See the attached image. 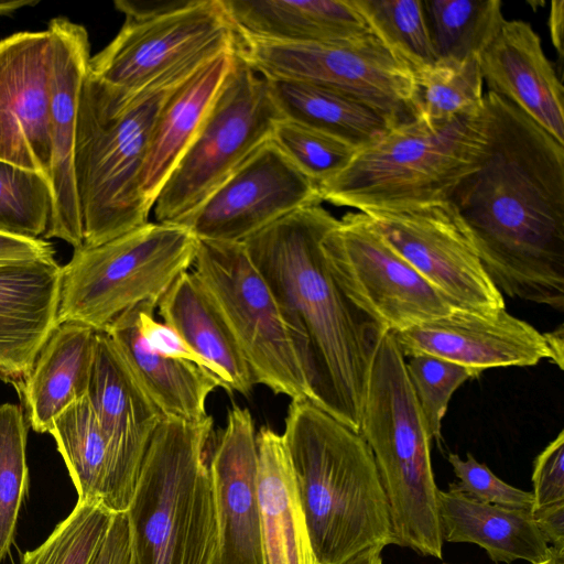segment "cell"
I'll list each match as a JSON object with an SVG mask.
<instances>
[{"mask_svg": "<svg viewBox=\"0 0 564 564\" xmlns=\"http://www.w3.org/2000/svg\"><path fill=\"white\" fill-rule=\"evenodd\" d=\"M115 7L124 22L90 57L88 73L123 97L177 85L240 42L221 0H117Z\"/></svg>", "mask_w": 564, "mask_h": 564, "instance_id": "cell-8", "label": "cell"}, {"mask_svg": "<svg viewBox=\"0 0 564 564\" xmlns=\"http://www.w3.org/2000/svg\"><path fill=\"white\" fill-rule=\"evenodd\" d=\"M323 249L345 294L386 330L397 333L454 310L360 212L338 219Z\"/></svg>", "mask_w": 564, "mask_h": 564, "instance_id": "cell-13", "label": "cell"}, {"mask_svg": "<svg viewBox=\"0 0 564 564\" xmlns=\"http://www.w3.org/2000/svg\"><path fill=\"white\" fill-rule=\"evenodd\" d=\"M485 107L441 126L414 119L359 149L338 175L318 185L321 200L360 213L448 200L479 162Z\"/></svg>", "mask_w": 564, "mask_h": 564, "instance_id": "cell-7", "label": "cell"}, {"mask_svg": "<svg viewBox=\"0 0 564 564\" xmlns=\"http://www.w3.org/2000/svg\"><path fill=\"white\" fill-rule=\"evenodd\" d=\"M87 397L107 438L119 487L131 502L151 438L164 417L106 332H97Z\"/></svg>", "mask_w": 564, "mask_h": 564, "instance_id": "cell-20", "label": "cell"}, {"mask_svg": "<svg viewBox=\"0 0 564 564\" xmlns=\"http://www.w3.org/2000/svg\"><path fill=\"white\" fill-rule=\"evenodd\" d=\"M235 53H223L209 61L176 86L163 104L140 174V191L151 207L204 121Z\"/></svg>", "mask_w": 564, "mask_h": 564, "instance_id": "cell-28", "label": "cell"}, {"mask_svg": "<svg viewBox=\"0 0 564 564\" xmlns=\"http://www.w3.org/2000/svg\"><path fill=\"white\" fill-rule=\"evenodd\" d=\"M54 437L78 495V501L98 502L112 513L126 512L107 438L95 410L84 397L70 404L53 422Z\"/></svg>", "mask_w": 564, "mask_h": 564, "instance_id": "cell-30", "label": "cell"}, {"mask_svg": "<svg viewBox=\"0 0 564 564\" xmlns=\"http://www.w3.org/2000/svg\"><path fill=\"white\" fill-rule=\"evenodd\" d=\"M282 436L318 564L393 544L387 497L359 433L308 400H291Z\"/></svg>", "mask_w": 564, "mask_h": 564, "instance_id": "cell-3", "label": "cell"}, {"mask_svg": "<svg viewBox=\"0 0 564 564\" xmlns=\"http://www.w3.org/2000/svg\"><path fill=\"white\" fill-rule=\"evenodd\" d=\"M180 84L128 98L89 73L85 77L74 158L83 247L101 245L148 223L152 207L141 194L140 174L158 115Z\"/></svg>", "mask_w": 564, "mask_h": 564, "instance_id": "cell-6", "label": "cell"}, {"mask_svg": "<svg viewBox=\"0 0 564 564\" xmlns=\"http://www.w3.org/2000/svg\"><path fill=\"white\" fill-rule=\"evenodd\" d=\"M281 118L269 82L236 51L204 121L154 200L155 221L182 225L271 139Z\"/></svg>", "mask_w": 564, "mask_h": 564, "instance_id": "cell-10", "label": "cell"}, {"mask_svg": "<svg viewBox=\"0 0 564 564\" xmlns=\"http://www.w3.org/2000/svg\"><path fill=\"white\" fill-rule=\"evenodd\" d=\"M28 427L21 408L0 405V563L13 543L19 511L29 487Z\"/></svg>", "mask_w": 564, "mask_h": 564, "instance_id": "cell-35", "label": "cell"}, {"mask_svg": "<svg viewBox=\"0 0 564 564\" xmlns=\"http://www.w3.org/2000/svg\"><path fill=\"white\" fill-rule=\"evenodd\" d=\"M318 187L269 140L181 225L197 240L242 242L302 207Z\"/></svg>", "mask_w": 564, "mask_h": 564, "instance_id": "cell-15", "label": "cell"}, {"mask_svg": "<svg viewBox=\"0 0 564 564\" xmlns=\"http://www.w3.org/2000/svg\"><path fill=\"white\" fill-rule=\"evenodd\" d=\"M52 212L48 181L0 161V232L37 238L44 235Z\"/></svg>", "mask_w": 564, "mask_h": 564, "instance_id": "cell-37", "label": "cell"}, {"mask_svg": "<svg viewBox=\"0 0 564 564\" xmlns=\"http://www.w3.org/2000/svg\"><path fill=\"white\" fill-rule=\"evenodd\" d=\"M237 54L267 80H295L346 93L393 127L415 119L410 66L372 31L332 43H283L240 36Z\"/></svg>", "mask_w": 564, "mask_h": 564, "instance_id": "cell-12", "label": "cell"}, {"mask_svg": "<svg viewBox=\"0 0 564 564\" xmlns=\"http://www.w3.org/2000/svg\"><path fill=\"white\" fill-rule=\"evenodd\" d=\"M359 434L368 444L387 497L393 544L442 558L438 491L426 425L392 332L371 361Z\"/></svg>", "mask_w": 564, "mask_h": 564, "instance_id": "cell-5", "label": "cell"}, {"mask_svg": "<svg viewBox=\"0 0 564 564\" xmlns=\"http://www.w3.org/2000/svg\"><path fill=\"white\" fill-rule=\"evenodd\" d=\"M51 65L47 30L0 41V161L39 173L50 185Z\"/></svg>", "mask_w": 564, "mask_h": 564, "instance_id": "cell-16", "label": "cell"}, {"mask_svg": "<svg viewBox=\"0 0 564 564\" xmlns=\"http://www.w3.org/2000/svg\"><path fill=\"white\" fill-rule=\"evenodd\" d=\"M258 500L265 564H318L282 434H256Z\"/></svg>", "mask_w": 564, "mask_h": 564, "instance_id": "cell-25", "label": "cell"}, {"mask_svg": "<svg viewBox=\"0 0 564 564\" xmlns=\"http://www.w3.org/2000/svg\"><path fill=\"white\" fill-rule=\"evenodd\" d=\"M405 368L429 436L440 442L442 421L452 395L477 376L460 365L431 355L411 356Z\"/></svg>", "mask_w": 564, "mask_h": 564, "instance_id": "cell-39", "label": "cell"}, {"mask_svg": "<svg viewBox=\"0 0 564 564\" xmlns=\"http://www.w3.org/2000/svg\"><path fill=\"white\" fill-rule=\"evenodd\" d=\"M97 330L77 322L56 325L28 376L19 383L31 427L51 430L54 420L88 393Z\"/></svg>", "mask_w": 564, "mask_h": 564, "instance_id": "cell-24", "label": "cell"}, {"mask_svg": "<svg viewBox=\"0 0 564 564\" xmlns=\"http://www.w3.org/2000/svg\"><path fill=\"white\" fill-rule=\"evenodd\" d=\"M382 549L371 547L355 555L343 564H382Z\"/></svg>", "mask_w": 564, "mask_h": 564, "instance_id": "cell-47", "label": "cell"}, {"mask_svg": "<svg viewBox=\"0 0 564 564\" xmlns=\"http://www.w3.org/2000/svg\"><path fill=\"white\" fill-rule=\"evenodd\" d=\"M393 335L404 357L435 356L477 377L486 369L534 366L551 358L543 333L506 308L453 310Z\"/></svg>", "mask_w": 564, "mask_h": 564, "instance_id": "cell-18", "label": "cell"}, {"mask_svg": "<svg viewBox=\"0 0 564 564\" xmlns=\"http://www.w3.org/2000/svg\"><path fill=\"white\" fill-rule=\"evenodd\" d=\"M164 323L213 368L228 393L248 395L250 369L223 313L193 271L183 272L158 303Z\"/></svg>", "mask_w": 564, "mask_h": 564, "instance_id": "cell-27", "label": "cell"}, {"mask_svg": "<svg viewBox=\"0 0 564 564\" xmlns=\"http://www.w3.org/2000/svg\"><path fill=\"white\" fill-rule=\"evenodd\" d=\"M242 37L332 43L371 32L352 0H221Z\"/></svg>", "mask_w": 564, "mask_h": 564, "instance_id": "cell-26", "label": "cell"}, {"mask_svg": "<svg viewBox=\"0 0 564 564\" xmlns=\"http://www.w3.org/2000/svg\"><path fill=\"white\" fill-rule=\"evenodd\" d=\"M551 354V360L560 368L564 366V328L558 325L551 332L543 333Z\"/></svg>", "mask_w": 564, "mask_h": 564, "instance_id": "cell-46", "label": "cell"}, {"mask_svg": "<svg viewBox=\"0 0 564 564\" xmlns=\"http://www.w3.org/2000/svg\"><path fill=\"white\" fill-rule=\"evenodd\" d=\"M362 214L454 310L505 308L503 295L485 271L473 237L449 200Z\"/></svg>", "mask_w": 564, "mask_h": 564, "instance_id": "cell-14", "label": "cell"}, {"mask_svg": "<svg viewBox=\"0 0 564 564\" xmlns=\"http://www.w3.org/2000/svg\"><path fill=\"white\" fill-rule=\"evenodd\" d=\"M270 140L317 186L345 170L359 150L338 138L286 118L276 121Z\"/></svg>", "mask_w": 564, "mask_h": 564, "instance_id": "cell-38", "label": "cell"}, {"mask_svg": "<svg viewBox=\"0 0 564 564\" xmlns=\"http://www.w3.org/2000/svg\"><path fill=\"white\" fill-rule=\"evenodd\" d=\"M447 459L457 477V481L449 484V491L459 492L478 502L532 510V492L505 482L471 454L468 453L466 459H463L452 453Z\"/></svg>", "mask_w": 564, "mask_h": 564, "instance_id": "cell-40", "label": "cell"}, {"mask_svg": "<svg viewBox=\"0 0 564 564\" xmlns=\"http://www.w3.org/2000/svg\"><path fill=\"white\" fill-rule=\"evenodd\" d=\"M415 119L441 126L485 107L484 78L478 56L437 58L412 69Z\"/></svg>", "mask_w": 564, "mask_h": 564, "instance_id": "cell-32", "label": "cell"}, {"mask_svg": "<svg viewBox=\"0 0 564 564\" xmlns=\"http://www.w3.org/2000/svg\"><path fill=\"white\" fill-rule=\"evenodd\" d=\"M337 223L316 203L242 245L279 304L308 401L359 433L371 361L386 329L352 303L330 271L323 240Z\"/></svg>", "mask_w": 564, "mask_h": 564, "instance_id": "cell-2", "label": "cell"}, {"mask_svg": "<svg viewBox=\"0 0 564 564\" xmlns=\"http://www.w3.org/2000/svg\"><path fill=\"white\" fill-rule=\"evenodd\" d=\"M448 200L501 294L563 312L564 144L487 91L478 165Z\"/></svg>", "mask_w": 564, "mask_h": 564, "instance_id": "cell-1", "label": "cell"}, {"mask_svg": "<svg viewBox=\"0 0 564 564\" xmlns=\"http://www.w3.org/2000/svg\"><path fill=\"white\" fill-rule=\"evenodd\" d=\"M115 513L98 502L78 501L70 513L19 564H89Z\"/></svg>", "mask_w": 564, "mask_h": 564, "instance_id": "cell-36", "label": "cell"}, {"mask_svg": "<svg viewBox=\"0 0 564 564\" xmlns=\"http://www.w3.org/2000/svg\"><path fill=\"white\" fill-rule=\"evenodd\" d=\"M370 30L411 68L436 61L422 0H352Z\"/></svg>", "mask_w": 564, "mask_h": 564, "instance_id": "cell-34", "label": "cell"}, {"mask_svg": "<svg viewBox=\"0 0 564 564\" xmlns=\"http://www.w3.org/2000/svg\"><path fill=\"white\" fill-rule=\"evenodd\" d=\"M479 64L488 91L517 106L564 144L563 84L530 23L505 20Z\"/></svg>", "mask_w": 564, "mask_h": 564, "instance_id": "cell-21", "label": "cell"}, {"mask_svg": "<svg viewBox=\"0 0 564 564\" xmlns=\"http://www.w3.org/2000/svg\"><path fill=\"white\" fill-rule=\"evenodd\" d=\"M52 243L0 232V267L54 258Z\"/></svg>", "mask_w": 564, "mask_h": 564, "instance_id": "cell-43", "label": "cell"}, {"mask_svg": "<svg viewBox=\"0 0 564 564\" xmlns=\"http://www.w3.org/2000/svg\"><path fill=\"white\" fill-rule=\"evenodd\" d=\"M37 2V0H0V15H10L23 7H34Z\"/></svg>", "mask_w": 564, "mask_h": 564, "instance_id": "cell-48", "label": "cell"}, {"mask_svg": "<svg viewBox=\"0 0 564 564\" xmlns=\"http://www.w3.org/2000/svg\"><path fill=\"white\" fill-rule=\"evenodd\" d=\"M213 426L210 415L158 425L124 512L131 564H223L206 454Z\"/></svg>", "mask_w": 564, "mask_h": 564, "instance_id": "cell-4", "label": "cell"}, {"mask_svg": "<svg viewBox=\"0 0 564 564\" xmlns=\"http://www.w3.org/2000/svg\"><path fill=\"white\" fill-rule=\"evenodd\" d=\"M135 306L117 316L104 332L164 417L204 420L209 394L216 388L225 389L224 383L204 368L150 348L140 333Z\"/></svg>", "mask_w": 564, "mask_h": 564, "instance_id": "cell-23", "label": "cell"}, {"mask_svg": "<svg viewBox=\"0 0 564 564\" xmlns=\"http://www.w3.org/2000/svg\"><path fill=\"white\" fill-rule=\"evenodd\" d=\"M547 544L564 553V502L531 511Z\"/></svg>", "mask_w": 564, "mask_h": 564, "instance_id": "cell-44", "label": "cell"}, {"mask_svg": "<svg viewBox=\"0 0 564 564\" xmlns=\"http://www.w3.org/2000/svg\"><path fill=\"white\" fill-rule=\"evenodd\" d=\"M540 564H564V553H555L553 557Z\"/></svg>", "mask_w": 564, "mask_h": 564, "instance_id": "cell-49", "label": "cell"}, {"mask_svg": "<svg viewBox=\"0 0 564 564\" xmlns=\"http://www.w3.org/2000/svg\"><path fill=\"white\" fill-rule=\"evenodd\" d=\"M443 541L474 543L496 562L523 560L540 564L555 553L540 532L531 511L484 503L459 492L438 491Z\"/></svg>", "mask_w": 564, "mask_h": 564, "instance_id": "cell-29", "label": "cell"}, {"mask_svg": "<svg viewBox=\"0 0 564 564\" xmlns=\"http://www.w3.org/2000/svg\"><path fill=\"white\" fill-rule=\"evenodd\" d=\"M283 118L361 149L393 126L379 111L340 90L306 82L268 80Z\"/></svg>", "mask_w": 564, "mask_h": 564, "instance_id": "cell-31", "label": "cell"}, {"mask_svg": "<svg viewBox=\"0 0 564 564\" xmlns=\"http://www.w3.org/2000/svg\"><path fill=\"white\" fill-rule=\"evenodd\" d=\"M130 534L124 512L115 513L89 564H131Z\"/></svg>", "mask_w": 564, "mask_h": 564, "instance_id": "cell-42", "label": "cell"}, {"mask_svg": "<svg viewBox=\"0 0 564 564\" xmlns=\"http://www.w3.org/2000/svg\"><path fill=\"white\" fill-rule=\"evenodd\" d=\"M50 138L52 212L45 239L57 238L74 250L84 245L75 182V139L79 95L90 61L86 28L64 17L53 18Z\"/></svg>", "mask_w": 564, "mask_h": 564, "instance_id": "cell-17", "label": "cell"}, {"mask_svg": "<svg viewBox=\"0 0 564 564\" xmlns=\"http://www.w3.org/2000/svg\"><path fill=\"white\" fill-rule=\"evenodd\" d=\"M62 267L55 258L0 267V378L20 383L56 327Z\"/></svg>", "mask_w": 564, "mask_h": 564, "instance_id": "cell-22", "label": "cell"}, {"mask_svg": "<svg viewBox=\"0 0 564 564\" xmlns=\"http://www.w3.org/2000/svg\"><path fill=\"white\" fill-rule=\"evenodd\" d=\"M197 247L186 227L148 221L101 245L75 249L62 267L57 323L99 332L140 303L158 304L193 267Z\"/></svg>", "mask_w": 564, "mask_h": 564, "instance_id": "cell-9", "label": "cell"}, {"mask_svg": "<svg viewBox=\"0 0 564 564\" xmlns=\"http://www.w3.org/2000/svg\"><path fill=\"white\" fill-rule=\"evenodd\" d=\"M437 58L478 56L505 22L500 0H423Z\"/></svg>", "mask_w": 564, "mask_h": 564, "instance_id": "cell-33", "label": "cell"}, {"mask_svg": "<svg viewBox=\"0 0 564 564\" xmlns=\"http://www.w3.org/2000/svg\"><path fill=\"white\" fill-rule=\"evenodd\" d=\"M223 564H265L258 500V451L250 411L234 404L208 457Z\"/></svg>", "mask_w": 564, "mask_h": 564, "instance_id": "cell-19", "label": "cell"}, {"mask_svg": "<svg viewBox=\"0 0 564 564\" xmlns=\"http://www.w3.org/2000/svg\"><path fill=\"white\" fill-rule=\"evenodd\" d=\"M192 268L230 327L254 384L291 400H308L288 325L242 242L198 240Z\"/></svg>", "mask_w": 564, "mask_h": 564, "instance_id": "cell-11", "label": "cell"}, {"mask_svg": "<svg viewBox=\"0 0 564 564\" xmlns=\"http://www.w3.org/2000/svg\"><path fill=\"white\" fill-rule=\"evenodd\" d=\"M547 24L551 41L557 51V54L562 58L564 35V1L557 0L551 2Z\"/></svg>", "mask_w": 564, "mask_h": 564, "instance_id": "cell-45", "label": "cell"}, {"mask_svg": "<svg viewBox=\"0 0 564 564\" xmlns=\"http://www.w3.org/2000/svg\"><path fill=\"white\" fill-rule=\"evenodd\" d=\"M532 484V510L542 509L545 507L564 502L563 430L536 456L533 464Z\"/></svg>", "mask_w": 564, "mask_h": 564, "instance_id": "cell-41", "label": "cell"}]
</instances>
